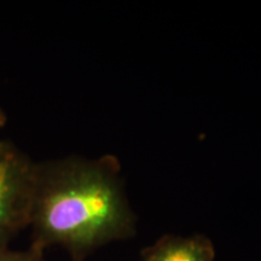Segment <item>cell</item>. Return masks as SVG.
Listing matches in <instances>:
<instances>
[{
	"label": "cell",
	"instance_id": "cell-4",
	"mask_svg": "<svg viewBox=\"0 0 261 261\" xmlns=\"http://www.w3.org/2000/svg\"><path fill=\"white\" fill-rule=\"evenodd\" d=\"M45 249L32 243L24 250H11L9 247H0V261H45Z\"/></svg>",
	"mask_w": 261,
	"mask_h": 261
},
{
	"label": "cell",
	"instance_id": "cell-5",
	"mask_svg": "<svg viewBox=\"0 0 261 261\" xmlns=\"http://www.w3.org/2000/svg\"><path fill=\"white\" fill-rule=\"evenodd\" d=\"M6 122H8V117H6V114L4 110L0 108V129L6 125Z\"/></svg>",
	"mask_w": 261,
	"mask_h": 261
},
{
	"label": "cell",
	"instance_id": "cell-1",
	"mask_svg": "<svg viewBox=\"0 0 261 261\" xmlns=\"http://www.w3.org/2000/svg\"><path fill=\"white\" fill-rule=\"evenodd\" d=\"M29 226L32 243L62 247L73 261L135 236L119 160L73 155L35 163Z\"/></svg>",
	"mask_w": 261,
	"mask_h": 261
},
{
	"label": "cell",
	"instance_id": "cell-2",
	"mask_svg": "<svg viewBox=\"0 0 261 261\" xmlns=\"http://www.w3.org/2000/svg\"><path fill=\"white\" fill-rule=\"evenodd\" d=\"M37 161L10 140H0V247L29 226Z\"/></svg>",
	"mask_w": 261,
	"mask_h": 261
},
{
	"label": "cell",
	"instance_id": "cell-3",
	"mask_svg": "<svg viewBox=\"0 0 261 261\" xmlns=\"http://www.w3.org/2000/svg\"><path fill=\"white\" fill-rule=\"evenodd\" d=\"M142 261H217L213 243L203 234H166L146 248Z\"/></svg>",
	"mask_w": 261,
	"mask_h": 261
}]
</instances>
